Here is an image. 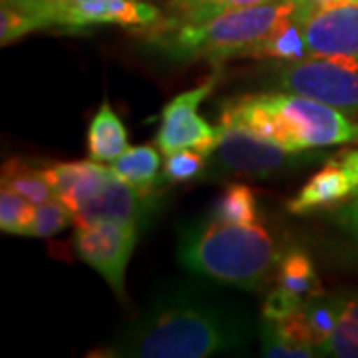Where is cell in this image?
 Returning a JSON list of instances; mask_svg holds the SVG:
<instances>
[{"label":"cell","instance_id":"obj_4","mask_svg":"<svg viewBox=\"0 0 358 358\" xmlns=\"http://www.w3.org/2000/svg\"><path fill=\"white\" fill-rule=\"evenodd\" d=\"M215 150L209 155V176H249V178H279L301 167L315 164L319 154L293 152L282 145L261 140L253 134L227 122L217 124Z\"/></svg>","mask_w":358,"mask_h":358},{"label":"cell","instance_id":"obj_3","mask_svg":"<svg viewBox=\"0 0 358 358\" xmlns=\"http://www.w3.org/2000/svg\"><path fill=\"white\" fill-rule=\"evenodd\" d=\"M294 0H271L213 16L205 22L148 30V40L173 62L205 58L221 66L231 58H245L259 40L267 38L279 26L293 20Z\"/></svg>","mask_w":358,"mask_h":358},{"label":"cell","instance_id":"obj_20","mask_svg":"<svg viewBox=\"0 0 358 358\" xmlns=\"http://www.w3.org/2000/svg\"><path fill=\"white\" fill-rule=\"evenodd\" d=\"M209 217L233 225H255L261 219L255 193L243 183H231L219 195Z\"/></svg>","mask_w":358,"mask_h":358},{"label":"cell","instance_id":"obj_11","mask_svg":"<svg viewBox=\"0 0 358 358\" xmlns=\"http://www.w3.org/2000/svg\"><path fill=\"white\" fill-rule=\"evenodd\" d=\"M310 56L358 58V4L320 10L303 24Z\"/></svg>","mask_w":358,"mask_h":358},{"label":"cell","instance_id":"obj_8","mask_svg":"<svg viewBox=\"0 0 358 358\" xmlns=\"http://www.w3.org/2000/svg\"><path fill=\"white\" fill-rule=\"evenodd\" d=\"M157 193H141L131 187L124 179H120L110 167V171L103 176L98 185L92 192L82 197L74 207L76 225L84 223H126L143 227L150 223V219L157 209Z\"/></svg>","mask_w":358,"mask_h":358},{"label":"cell","instance_id":"obj_10","mask_svg":"<svg viewBox=\"0 0 358 358\" xmlns=\"http://www.w3.org/2000/svg\"><path fill=\"white\" fill-rule=\"evenodd\" d=\"M164 14L143 0H82L68 8L58 26L70 32H80L92 26L117 24L128 30L148 32L154 28Z\"/></svg>","mask_w":358,"mask_h":358},{"label":"cell","instance_id":"obj_14","mask_svg":"<svg viewBox=\"0 0 358 358\" xmlns=\"http://www.w3.org/2000/svg\"><path fill=\"white\" fill-rule=\"evenodd\" d=\"M336 324L327 341L317 346V357L358 358V291L334 294Z\"/></svg>","mask_w":358,"mask_h":358},{"label":"cell","instance_id":"obj_15","mask_svg":"<svg viewBox=\"0 0 358 358\" xmlns=\"http://www.w3.org/2000/svg\"><path fill=\"white\" fill-rule=\"evenodd\" d=\"M275 279L281 289L296 294L303 301L324 293L319 275L313 265V259L299 247H291L279 255L277 267H275Z\"/></svg>","mask_w":358,"mask_h":358},{"label":"cell","instance_id":"obj_13","mask_svg":"<svg viewBox=\"0 0 358 358\" xmlns=\"http://www.w3.org/2000/svg\"><path fill=\"white\" fill-rule=\"evenodd\" d=\"M129 150L128 131L122 120L108 100L100 103V110L92 117L88 129L90 159L100 164H112L120 155Z\"/></svg>","mask_w":358,"mask_h":358},{"label":"cell","instance_id":"obj_26","mask_svg":"<svg viewBox=\"0 0 358 358\" xmlns=\"http://www.w3.org/2000/svg\"><path fill=\"white\" fill-rule=\"evenodd\" d=\"M303 299H299L296 294L285 291L281 287H277L275 291H271L265 299L263 305V319L268 320H285L291 315H294L299 308L303 307Z\"/></svg>","mask_w":358,"mask_h":358},{"label":"cell","instance_id":"obj_12","mask_svg":"<svg viewBox=\"0 0 358 358\" xmlns=\"http://www.w3.org/2000/svg\"><path fill=\"white\" fill-rule=\"evenodd\" d=\"M357 189V181L350 176V171L343 166L338 157H334L315 176H310L301 192L287 203V209L294 215H308L319 209L343 205V201Z\"/></svg>","mask_w":358,"mask_h":358},{"label":"cell","instance_id":"obj_6","mask_svg":"<svg viewBox=\"0 0 358 358\" xmlns=\"http://www.w3.org/2000/svg\"><path fill=\"white\" fill-rule=\"evenodd\" d=\"M140 227L126 223H84L76 225L74 247L78 257L96 268L114 289L117 299H126V267L136 243Z\"/></svg>","mask_w":358,"mask_h":358},{"label":"cell","instance_id":"obj_18","mask_svg":"<svg viewBox=\"0 0 358 358\" xmlns=\"http://www.w3.org/2000/svg\"><path fill=\"white\" fill-rule=\"evenodd\" d=\"M261 2H271V0H167L166 14L162 16V20L154 28L205 22V20L227 13V10L253 6V4H261Z\"/></svg>","mask_w":358,"mask_h":358},{"label":"cell","instance_id":"obj_25","mask_svg":"<svg viewBox=\"0 0 358 358\" xmlns=\"http://www.w3.org/2000/svg\"><path fill=\"white\" fill-rule=\"evenodd\" d=\"M38 28V22L30 14L22 13L20 8H16L8 2H2V8H0V44L2 46Z\"/></svg>","mask_w":358,"mask_h":358},{"label":"cell","instance_id":"obj_9","mask_svg":"<svg viewBox=\"0 0 358 358\" xmlns=\"http://www.w3.org/2000/svg\"><path fill=\"white\" fill-rule=\"evenodd\" d=\"M275 100L282 114L287 115L301 150L358 141L357 122L329 103L291 92L275 94Z\"/></svg>","mask_w":358,"mask_h":358},{"label":"cell","instance_id":"obj_1","mask_svg":"<svg viewBox=\"0 0 358 358\" xmlns=\"http://www.w3.org/2000/svg\"><path fill=\"white\" fill-rule=\"evenodd\" d=\"M253 338L249 315L199 282L159 289L100 357L205 358L245 350Z\"/></svg>","mask_w":358,"mask_h":358},{"label":"cell","instance_id":"obj_29","mask_svg":"<svg viewBox=\"0 0 358 358\" xmlns=\"http://www.w3.org/2000/svg\"><path fill=\"white\" fill-rule=\"evenodd\" d=\"M341 162H343V166L350 171V176L355 178L357 181V187H358V150H348V152H343V154L336 155Z\"/></svg>","mask_w":358,"mask_h":358},{"label":"cell","instance_id":"obj_16","mask_svg":"<svg viewBox=\"0 0 358 358\" xmlns=\"http://www.w3.org/2000/svg\"><path fill=\"white\" fill-rule=\"evenodd\" d=\"M2 187H8L13 192L24 195L28 201L34 205L44 203L52 197H56L52 192V185L46 178V164L14 157L2 166Z\"/></svg>","mask_w":358,"mask_h":358},{"label":"cell","instance_id":"obj_22","mask_svg":"<svg viewBox=\"0 0 358 358\" xmlns=\"http://www.w3.org/2000/svg\"><path fill=\"white\" fill-rule=\"evenodd\" d=\"M36 205L8 187L0 189V229L10 235H26L32 225Z\"/></svg>","mask_w":358,"mask_h":358},{"label":"cell","instance_id":"obj_5","mask_svg":"<svg viewBox=\"0 0 358 358\" xmlns=\"http://www.w3.org/2000/svg\"><path fill=\"white\" fill-rule=\"evenodd\" d=\"M277 84L282 90L329 103L348 115H358V58L310 56L285 62Z\"/></svg>","mask_w":358,"mask_h":358},{"label":"cell","instance_id":"obj_31","mask_svg":"<svg viewBox=\"0 0 358 358\" xmlns=\"http://www.w3.org/2000/svg\"><path fill=\"white\" fill-rule=\"evenodd\" d=\"M294 2H301V0H294Z\"/></svg>","mask_w":358,"mask_h":358},{"label":"cell","instance_id":"obj_19","mask_svg":"<svg viewBox=\"0 0 358 358\" xmlns=\"http://www.w3.org/2000/svg\"><path fill=\"white\" fill-rule=\"evenodd\" d=\"M273 58L281 62H296L305 60L310 56L305 42V32L303 24L296 20H289L282 26H279L273 34L267 38L259 40L249 50L245 52V58Z\"/></svg>","mask_w":358,"mask_h":358},{"label":"cell","instance_id":"obj_21","mask_svg":"<svg viewBox=\"0 0 358 358\" xmlns=\"http://www.w3.org/2000/svg\"><path fill=\"white\" fill-rule=\"evenodd\" d=\"M70 223H76L74 211L60 197H52L48 201L34 207V217L28 229V237L48 239V237L58 235L60 231H64Z\"/></svg>","mask_w":358,"mask_h":358},{"label":"cell","instance_id":"obj_7","mask_svg":"<svg viewBox=\"0 0 358 358\" xmlns=\"http://www.w3.org/2000/svg\"><path fill=\"white\" fill-rule=\"evenodd\" d=\"M215 88V78H209L197 88L181 92L162 112V124L155 136V143L162 154H173L179 150H197L209 155L217 145L219 129L197 115L199 103Z\"/></svg>","mask_w":358,"mask_h":358},{"label":"cell","instance_id":"obj_30","mask_svg":"<svg viewBox=\"0 0 358 358\" xmlns=\"http://www.w3.org/2000/svg\"><path fill=\"white\" fill-rule=\"evenodd\" d=\"M348 4H358V0H346Z\"/></svg>","mask_w":358,"mask_h":358},{"label":"cell","instance_id":"obj_17","mask_svg":"<svg viewBox=\"0 0 358 358\" xmlns=\"http://www.w3.org/2000/svg\"><path fill=\"white\" fill-rule=\"evenodd\" d=\"M112 169L117 178L124 179L141 193H157V185L164 183L157 176L159 154L154 145L129 148L128 152L112 162Z\"/></svg>","mask_w":358,"mask_h":358},{"label":"cell","instance_id":"obj_24","mask_svg":"<svg viewBox=\"0 0 358 358\" xmlns=\"http://www.w3.org/2000/svg\"><path fill=\"white\" fill-rule=\"evenodd\" d=\"M207 166H209V159L201 152H197V150H179V152L166 155L162 181L164 183L189 181V179L199 178Z\"/></svg>","mask_w":358,"mask_h":358},{"label":"cell","instance_id":"obj_28","mask_svg":"<svg viewBox=\"0 0 358 358\" xmlns=\"http://www.w3.org/2000/svg\"><path fill=\"white\" fill-rule=\"evenodd\" d=\"M334 221L358 243V199L341 205L338 211L334 213Z\"/></svg>","mask_w":358,"mask_h":358},{"label":"cell","instance_id":"obj_27","mask_svg":"<svg viewBox=\"0 0 358 358\" xmlns=\"http://www.w3.org/2000/svg\"><path fill=\"white\" fill-rule=\"evenodd\" d=\"M338 4H346V0H301L296 2V13H294V20L305 24L308 18H313L315 14L327 8H333Z\"/></svg>","mask_w":358,"mask_h":358},{"label":"cell","instance_id":"obj_23","mask_svg":"<svg viewBox=\"0 0 358 358\" xmlns=\"http://www.w3.org/2000/svg\"><path fill=\"white\" fill-rule=\"evenodd\" d=\"M261 336V355L271 358H308L317 357L313 348L299 345L282 333L277 320L263 319L259 327Z\"/></svg>","mask_w":358,"mask_h":358},{"label":"cell","instance_id":"obj_2","mask_svg":"<svg viewBox=\"0 0 358 358\" xmlns=\"http://www.w3.org/2000/svg\"><path fill=\"white\" fill-rule=\"evenodd\" d=\"M178 259L197 277L257 291L277 267L279 253L261 225H233L201 219L181 231Z\"/></svg>","mask_w":358,"mask_h":358}]
</instances>
